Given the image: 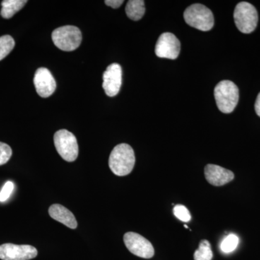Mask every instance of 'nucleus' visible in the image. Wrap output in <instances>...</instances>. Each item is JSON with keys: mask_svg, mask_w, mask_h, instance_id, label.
I'll use <instances>...</instances> for the list:
<instances>
[{"mask_svg": "<svg viewBox=\"0 0 260 260\" xmlns=\"http://www.w3.org/2000/svg\"><path fill=\"white\" fill-rule=\"evenodd\" d=\"M56 151L61 158L68 162H73L78 156V141L73 133L67 129L56 132L54 136Z\"/></svg>", "mask_w": 260, "mask_h": 260, "instance_id": "obj_6", "label": "nucleus"}, {"mask_svg": "<svg viewBox=\"0 0 260 260\" xmlns=\"http://www.w3.org/2000/svg\"><path fill=\"white\" fill-rule=\"evenodd\" d=\"M214 95L219 110L224 114H230L239 102V88L230 80H222L215 86Z\"/></svg>", "mask_w": 260, "mask_h": 260, "instance_id": "obj_2", "label": "nucleus"}, {"mask_svg": "<svg viewBox=\"0 0 260 260\" xmlns=\"http://www.w3.org/2000/svg\"><path fill=\"white\" fill-rule=\"evenodd\" d=\"M124 242L128 250L139 257L150 259L155 254L151 243L137 233H126L124 236Z\"/></svg>", "mask_w": 260, "mask_h": 260, "instance_id": "obj_7", "label": "nucleus"}, {"mask_svg": "<svg viewBox=\"0 0 260 260\" xmlns=\"http://www.w3.org/2000/svg\"><path fill=\"white\" fill-rule=\"evenodd\" d=\"M173 211H174V215H175L179 220H180L181 221L185 222V223H186V222H189V220H191L190 213H189V210H188L184 205H175Z\"/></svg>", "mask_w": 260, "mask_h": 260, "instance_id": "obj_19", "label": "nucleus"}, {"mask_svg": "<svg viewBox=\"0 0 260 260\" xmlns=\"http://www.w3.org/2000/svg\"><path fill=\"white\" fill-rule=\"evenodd\" d=\"M49 213L51 218L64 224L70 229H75L78 226V222L75 215L62 205L59 204L51 205L49 209Z\"/></svg>", "mask_w": 260, "mask_h": 260, "instance_id": "obj_13", "label": "nucleus"}, {"mask_svg": "<svg viewBox=\"0 0 260 260\" xmlns=\"http://www.w3.org/2000/svg\"><path fill=\"white\" fill-rule=\"evenodd\" d=\"M125 11L128 18L138 21L145 14V2L143 0H129L126 5Z\"/></svg>", "mask_w": 260, "mask_h": 260, "instance_id": "obj_14", "label": "nucleus"}, {"mask_svg": "<svg viewBox=\"0 0 260 260\" xmlns=\"http://www.w3.org/2000/svg\"><path fill=\"white\" fill-rule=\"evenodd\" d=\"M234 18L237 28L243 34H251L257 25V11L252 5L246 2L239 3L236 6Z\"/></svg>", "mask_w": 260, "mask_h": 260, "instance_id": "obj_5", "label": "nucleus"}, {"mask_svg": "<svg viewBox=\"0 0 260 260\" xmlns=\"http://www.w3.org/2000/svg\"><path fill=\"white\" fill-rule=\"evenodd\" d=\"M26 0H5L2 2L1 15L5 19L11 18L26 4Z\"/></svg>", "mask_w": 260, "mask_h": 260, "instance_id": "obj_15", "label": "nucleus"}, {"mask_svg": "<svg viewBox=\"0 0 260 260\" xmlns=\"http://www.w3.org/2000/svg\"><path fill=\"white\" fill-rule=\"evenodd\" d=\"M205 177L211 185L220 186L234 180V174L220 166L208 164L205 167Z\"/></svg>", "mask_w": 260, "mask_h": 260, "instance_id": "obj_12", "label": "nucleus"}, {"mask_svg": "<svg viewBox=\"0 0 260 260\" xmlns=\"http://www.w3.org/2000/svg\"><path fill=\"white\" fill-rule=\"evenodd\" d=\"M239 239L235 234H229L220 243V249L225 254L232 252L237 249Z\"/></svg>", "mask_w": 260, "mask_h": 260, "instance_id": "obj_18", "label": "nucleus"}, {"mask_svg": "<svg viewBox=\"0 0 260 260\" xmlns=\"http://www.w3.org/2000/svg\"><path fill=\"white\" fill-rule=\"evenodd\" d=\"M15 47V41L10 36L0 37V61L6 57Z\"/></svg>", "mask_w": 260, "mask_h": 260, "instance_id": "obj_17", "label": "nucleus"}, {"mask_svg": "<svg viewBox=\"0 0 260 260\" xmlns=\"http://www.w3.org/2000/svg\"><path fill=\"white\" fill-rule=\"evenodd\" d=\"M254 109L256 114L260 117V93L258 94L257 97H256L255 104H254Z\"/></svg>", "mask_w": 260, "mask_h": 260, "instance_id": "obj_23", "label": "nucleus"}, {"mask_svg": "<svg viewBox=\"0 0 260 260\" xmlns=\"http://www.w3.org/2000/svg\"><path fill=\"white\" fill-rule=\"evenodd\" d=\"M213 257L211 245L208 240H202L194 254V260H212Z\"/></svg>", "mask_w": 260, "mask_h": 260, "instance_id": "obj_16", "label": "nucleus"}, {"mask_svg": "<svg viewBox=\"0 0 260 260\" xmlns=\"http://www.w3.org/2000/svg\"><path fill=\"white\" fill-rule=\"evenodd\" d=\"M188 25L202 31H208L214 26V16L209 8L201 4L191 5L184 13Z\"/></svg>", "mask_w": 260, "mask_h": 260, "instance_id": "obj_3", "label": "nucleus"}, {"mask_svg": "<svg viewBox=\"0 0 260 260\" xmlns=\"http://www.w3.org/2000/svg\"><path fill=\"white\" fill-rule=\"evenodd\" d=\"M38 255V251L34 246L4 244L0 246V259L30 260Z\"/></svg>", "mask_w": 260, "mask_h": 260, "instance_id": "obj_9", "label": "nucleus"}, {"mask_svg": "<svg viewBox=\"0 0 260 260\" xmlns=\"http://www.w3.org/2000/svg\"><path fill=\"white\" fill-rule=\"evenodd\" d=\"M13 189H14V184L12 181H8L5 183L4 186L0 191V202L3 203V202L6 201L10 198Z\"/></svg>", "mask_w": 260, "mask_h": 260, "instance_id": "obj_21", "label": "nucleus"}, {"mask_svg": "<svg viewBox=\"0 0 260 260\" xmlns=\"http://www.w3.org/2000/svg\"><path fill=\"white\" fill-rule=\"evenodd\" d=\"M184 227L186 228V229H188V226L186 225H184Z\"/></svg>", "mask_w": 260, "mask_h": 260, "instance_id": "obj_24", "label": "nucleus"}, {"mask_svg": "<svg viewBox=\"0 0 260 260\" xmlns=\"http://www.w3.org/2000/svg\"><path fill=\"white\" fill-rule=\"evenodd\" d=\"M51 38L56 47L64 51L75 50L82 42L81 31L73 25H65L55 29Z\"/></svg>", "mask_w": 260, "mask_h": 260, "instance_id": "obj_4", "label": "nucleus"}, {"mask_svg": "<svg viewBox=\"0 0 260 260\" xmlns=\"http://www.w3.org/2000/svg\"><path fill=\"white\" fill-rule=\"evenodd\" d=\"M104 3L108 6L114 8V9H116V8H119L124 3V1L123 0H106Z\"/></svg>", "mask_w": 260, "mask_h": 260, "instance_id": "obj_22", "label": "nucleus"}, {"mask_svg": "<svg viewBox=\"0 0 260 260\" xmlns=\"http://www.w3.org/2000/svg\"><path fill=\"white\" fill-rule=\"evenodd\" d=\"M37 93L42 98L50 96L55 91L56 83L51 72L47 68H39L34 78Z\"/></svg>", "mask_w": 260, "mask_h": 260, "instance_id": "obj_11", "label": "nucleus"}, {"mask_svg": "<svg viewBox=\"0 0 260 260\" xmlns=\"http://www.w3.org/2000/svg\"><path fill=\"white\" fill-rule=\"evenodd\" d=\"M12 149L6 143L0 142V166L7 164L12 156Z\"/></svg>", "mask_w": 260, "mask_h": 260, "instance_id": "obj_20", "label": "nucleus"}, {"mask_svg": "<svg viewBox=\"0 0 260 260\" xmlns=\"http://www.w3.org/2000/svg\"><path fill=\"white\" fill-rule=\"evenodd\" d=\"M134 150L129 145L121 143L113 149L109 159L112 172L119 177L128 175L135 167Z\"/></svg>", "mask_w": 260, "mask_h": 260, "instance_id": "obj_1", "label": "nucleus"}, {"mask_svg": "<svg viewBox=\"0 0 260 260\" xmlns=\"http://www.w3.org/2000/svg\"><path fill=\"white\" fill-rule=\"evenodd\" d=\"M122 70L120 65L113 63L104 72L103 75V88L108 96H115L119 93L122 82Z\"/></svg>", "mask_w": 260, "mask_h": 260, "instance_id": "obj_10", "label": "nucleus"}, {"mask_svg": "<svg viewBox=\"0 0 260 260\" xmlns=\"http://www.w3.org/2000/svg\"><path fill=\"white\" fill-rule=\"evenodd\" d=\"M180 42L175 35L171 32H164L158 38L155 52L158 57L176 59L180 53Z\"/></svg>", "mask_w": 260, "mask_h": 260, "instance_id": "obj_8", "label": "nucleus"}]
</instances>
